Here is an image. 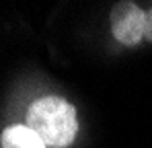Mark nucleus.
I'll return each mask as SVG.
<instances>
[{"label":"nucleus","instance_id":"nucleus-1","mask_svg":"<svg viewBox=\"0 0 152 148\" xmlns=\"http://www.w3.org/2000/svg\"><path fill=\"white\" fill-rule=\"evenodd\" d=\"M25 125L43 140L45 146L53 148L70 146L78 134L76 109L56 95L37 99L27 111Z\"/></svg>","mask_w":152,"mask_h":148},{"label":"nucleus","instance_id":"nucleus-2","mask_svg":"<svg viewBox=\"0 0 152 148\" xmlns=\"http://www.w3.org/2000/svg\"><path fill=\"white\" fill-rule=\"evenodd\" d=\"M111 31L119 43L127 48L144 41L146 33V10L134 2H119L111 10Z\"/></svg>","mask_w":152,"mask_h":148},{"label":"nucleus","instance_id":"nucleus-3","mask_svg":"<svg viewBox=\"0 0 152 148\" xmlns=\"http://www.w3.org/2000/svg\"><path fill=\"white\" fill-rule=\"evenodd\" d=\"M2 148H45L43 140L29 125H10L2 132L0 138Z\"/></svg>","mask_w":152,"mask_h":148},{"label":"nucleus","instance_id":"nucleus-4","mask_svg":"<svg viewBox=\"0 0 152 148\" xmlns=\"http://www.w3.org/2000/svg\"><path fill=\"white\" fill-rule=\"evenodd\" d=\"M144 39L152 41V8L146 10V33H144Z\"/></svg>","mask_w":152,"mask_h":148}]
</instances>
